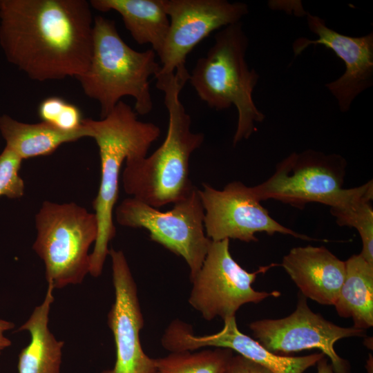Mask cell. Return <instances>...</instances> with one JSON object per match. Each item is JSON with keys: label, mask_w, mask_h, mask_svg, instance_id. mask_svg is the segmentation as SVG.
Instances as JSON below:
<instances>
[{"label": "cell", "mask_w": 373, "mask_h": 373, "mask_svg": "<svg viewBox=\"0 0 373 373\" xmlns=\"http://www.w3.org/2000/svg\"><path fill=\"white\" fill-rule=\"evenodd\" d=\"M86 0H0V46L33 80L77 77L88 69L93 20Z\"/></svg>", "instance_id": "6da1fadb"}, {"label": "cell", "mask_w": 373, "mask_h": 373, "mask_svg": "<svg viewBox=\"0 0 373 373\" xmlns=\"http://www.w3.org/2000/svg\"><path fill=\"white\" fill-rule=\"evenodd\" d=\"M155 77L169 114L166 136L149 156L126 160L122 181L125 193L131 198L160 209L185 198L194 189L189 178V160L204 142V135L191 131V119L180 99L189 77L177 73Z\"/></svg>", "instance_id": "7a4b0ae2"}, {"label": "cell", "mask_w": 373, "mask_h": 373, "mask_svg": "<svg viewBox=\"0 0 373 373\" xmlns=\"http://www.w3.org/2000/svg\"><path fill=\"white\" fill-rule=\"evenodd\" d=\"M89 137L95 140L101 164V178L93 207L98 223V233L90 255L89 274H102L108 255V244L116 234L113 210L119 195L120 170L126 160L147 156L151 144L160 135V128L153 123L137 119V113L120 100L104 118L83 119Z\"/></svg>", "instance_id": "3957f363"}, {"label": "cell", "mask_w": 373, "mask_h": 373, "mask_svg": "<svg viewBox=\"0 0 373 373\" xmlns=\"http://www.w3.org/2000/svg\"><path fill=\"white\" fill-rule=\"evenodd\" d=\"M206 55L196 61L189 82L199 97L216 111L234 106L238 111L233 144L248 139L265 115L253 99L259 75L249 68L245 55L249 39L241 21L218 31Z\"/></svg>", "instance_id": "277c9868"}, {"label": "cell", "mask_w": 373, "mask_h": 373, "mask_svg": "<svg viewBox=\"0 0 373 373\" xmlns=\"http://www.w3.org/2000/svg\"><path fill=\"white\" fill-rule=\"evenodd\" d=\"M155 57L152 49L139 52L131 48L119 35L113 20L97 16L90 64L77 79L84 93L99 103L101 118L124 96L135 99L137 114L146 115L153 108L149 77L161 68Z\"/></svg>", "instance_id": "5b68a950"}, {"label": "cell", "mask_w": 373, "mask_h": 373, "mask_svg": "<svg viewBox=\"0 0 373 373\" xmlns=\"http://www.w3.org/2000/svg\"><path fill=\"white\" fill-rule=\"evenodd\" d=\"M32 249L54 289L80 284L90 271L89 249L98 233L95 214L75 202L44 201L35 218Z\"/></svg>", "instance_id": "8992f818"}, {"label": "cell", "mask_w": 373, "mask_h": 373, "mask_svg": "<svg viewBox=\"0 0 373 373\" xmlns=\"http://www.w3.org/2000/svg\"><path fill=\"white\" fill-rule=\"evenodd\" d=\"M346 166L345 160L335 153L294 152L277 164L269 178L252 189L260 201L272 199L297 208L317 202L336 208L358 190L343 188Z\"/></svg>", "instance_id": "52a82bcc"}, {"label": "cell", "mask_w": 373, "mask_h": 373, "mask_svg": "<svg viewBox=\"0 0 373 373\" xmlns=\"http://www.w3.org/2000/svg\"><path fill=\"white\" fill-rule=\"evenodd\" d=\"M115 216L121 226L146 229L151 240L181 256L189 267L190 280L200 269L211 240L205 233L204 210L196 186L167 211L131 197L115 208Z\"/></svg>", "instance_id": "ba28073f"}, {"label": "cell", "mask_w": 373, "mask_h": 373, "mask_svg": "<svg viewBox=\"0 0 373 373\" xmlns=\"http://www.w3.org/2000/svg\"><path fill=\"white\" fill-rule=\"evenodd\" d=\"M277 265L271 263L249 272L231 255L229 239L211 240L200 269L191 280L193 287L189 303L207 321L235 316L245 304L280 296L278 291H258L251 287L259 274Z\"/></svg>", "instance_id": "9c48e42d"}, {"label": "cell", "mask_w": 373, "mask_h": 373, "mask_svg": "<svg viewBox=\"0 0 373 373\" xmlns=\"http://www.w3.org/2000/svg\"><path fill=\"white\" fill-rule=\"evenodd\" d=\"M204 210L206 236L213 241L224 239L257 242L256 233H278L303 240H312L278 222L271 218L255 195L252 186L233 181L218 190L203 183L199 189Z\"/></svg>", "instance_id": "30bf717a"}, {"label": "cell", "mask_w": 373, "mask_h": 373, "mask_svg": "<svg viewBox=\"0 0 373 373\" xmlns=\"http://www.w3.org/2000/svg\"><path fill=\"white\" fill-rule=\"evenodd\" d=\"M249 328L256 341L276 354L321 350L331 360L335 373H349L347 362L334 350L335 343L345 338L365 336V329L341 327L314 313L305 296L299 298L296 309L288 316L256 321Z\"/></svg>", "instance_id": "8fae6325"}, {"label": "cell", "mask_w": 373, "mask_h": 373, "mask_svg": "<svg viewBox=\"0 0 373 373\" xmlns=\"http://www.w3.org/2000/svg\"><path fill=\"white\" fill-rule=\"evenodd\" d=\"M169 28L157 74L187 75L186 56L213 31L240 22L248 6L227 0H162ZM156 74V75H157Z\"/></svg>", "instance_id": "7c38bea8"}, {"label": "cell", "mask_w": 373, "mask_h": 373, "mask_svg": "<svg viewBox=\"0 0 373 373\" xmlns=\"http://www.w3.org/2000/svg\"><path fill=\"white\" fill-rule=\"evenodd\" d=\"M115 301L108 314V325L115 345L116 360L112 369L102 373H155V358L143 350L140 332L144 318L136 283L122 251L111 248Z\"/></svg>", "instance_id": "4fadbf2b"}, {"label": "cell", "mask_w": 373, "mask_h": 373, "mask_svg": "<svg viewBox=\"0 0 373 373\" xmlns=\"http://www.w3.org/2000/svg\"><path fill=\"white\" fill-rule=\"evenodd\" d=\"M307 22L318 38L296 39L292 44L294 57L311 45H323L343 61V74L325 87L336 99L341 111L347 112L356 97L373 85V32L361 37L345 35L329 28L323 19L309 13Z\"/></svg>", "instance_id": "5bb4252c"}, {"label": "cell", "mask_w": 373, "mask_h": 373, "mask_svg": "<svg viewBox=\"0 0 373 373\" xmlns=\"http://www.w3.org/2000/svg\"><path fill=\"white\" fill-rule=\"evenodd\" d=\"M223 321V328L218 332L195 336L191 325L175 320L165 330L162 344L164 348L171 352L194 351L205 347L228 348L274 373H303L325 356L321 352L303 356L276 354L257 341L242 333L238 327L235 316Z\"/></svg>", "instance_id": "9a60e30c"}, {"label": "cell", "mask_w": 373, "mask_h": 373, "mask_svg": "<svg viewBox=\"0 0 373 373\" xmlns=\"http://www.w3.org/2000/svg\"><path fill=\"white\" fill-rule=\"evenodd\" d=\"M303 296L319 304L334 305L345 276V262L323 246L297 247L280 265Z\"/></svg>", "instance_id": "2e32d148"}, {"label": "cell", "mask_w": 373, "mask_h": 373, "mask_svg": "<svg viewBox=\"0 0 373 373\" xmlns=\"http://www.w3.org/2000/svg\"><path fill=\"white\" fill-rule=\"evenodd\" d=\"M54 289L48 285L43 302L37 306L18 331L30 333V341L19 354V373H60L64 342L57 340L48 327Z\"/></svg>", "instance_id": "e0dca14e"}, {"label": "cell", "mask_w": 373, "mask_h": 373, "mask_svg": "<svg viewBox=\"0 0 373 373\" xmlns=\"http://www.w3.org/2000/svg\"><path fill=\"white\" fill-rule=\"evenodd\" d=\"M89 3L100 12H118L137 44H149L157 56L160 54L169 28L162 0H91Z\"/></svg>", "instance_id": "ac0fdd59"}, {"label": "cell", "mask_w": 373, "mask_h": 373, "mask_svg": "<svg viewBox=\"0 0 373 373\" xmlns=\"http://www.w3.org/2000/svg\"><path fill=\"white\" fill-rule=\"evenodd\" d=\"M0 132L6 147L22 160L50 155L64 143L89 137V131L83 124L78 130L65 131L44 122H19L6 114L0 116Z\"/></svg>", "instance_id": "d6986e66"}, {"label": "cell", "mask_w": 373, "mask_h": 373, "mask_svg": "<svg viewBox=\"0 0 373 373\" xmlns=\"http://www.w3.org/2000/svg\"><path fill=\"white\" fill-rule=\"evenodd\" d=\"M345 262V279L334 305L340 316L352 318L354 327L370 328L373 325V265L361 254Z\"/></svg>", "instance_id": "ffe728a7"}, {"label": "cell", "mask_w": 373, "mask_h": 373, "mask_svg": "<svg viewBox=\"0 0 373 373\" xmlns=\"http://www.w3.org/2000/svg\"><path fill=\"white\" fill-rule=\"evenodd\" d=\"M373 182L360 186L359 191L343 205L330 209L331 213L340 226L356 229L362 240L361 255L373 265Z\"/></svg>", "instance_id": "44dd1931"}, {"label": "cell", "mask_w": 373, "mask_h": 373, "mask_svg": "<svg viewBox=\"0 0 373 373\" xmlns=\"http://www.w3.org/2000/svg\"><path fill=\"white\" fill-rule=\"evenodd\" d=\"M233 351L216 347L200 352H173L155 358V373H224Z\"/></svg>", "instance_id": "7402d4cb"}, {"label": "cell", "mask_w": 373, "mask_h": 373, "mask_svg": "<svg viewBox=\"0 0 373 373\" xmlns=\"http://www.w3.org/2000/svg\"><path fill=\"white\" fill-rule=\"evenodd\" d=\"M22 160L6 147L0 153V197L15 199L24 194L25 184L19 174Z\"/></svg>", "instance_id": "603a6c76"}, {"label": "cell", "mask_w": 373, "mask_h": 373, "mask_svg": "<svg viewBox=\"0 0 373 373\" xmlns=\"http://www.w3.org/2000/svg\"><path fill=\"white\" fill-rule=\"evenodd\" d=\"M224 373H274L262 365L240 354L233 355Z\"/></svg>", "instance_id": "cb8c5ba5"}, {"label": "cell", "mask_w": 373, "mask_h": 373, "mask_svg": "<svg viewBox=\"0 0 373 373\" xmlns=\"http://www.w3.org/2000/svg\"><path fill=\"white\" fill-rule=\"evenodd\" d=\"M15 327L12 322L0 319V354L11 345V341L5 336V333Z\"/></svg>", "instance_id": "d4e9b609"}, {"label": "cell", "mask_w": 373, "mask_h": 373, "mask_svg": "<svg viewBox=\"0 0 373 373\" xmlns=\"http://www.w3.org/2000/svg\"><path fill=\"white\" fill-rule=\"evenodd\" d=\"M317 365V373H335L332 364L328 363V360L325 356L321 358Z\"/></svg>", "instance_id": "484cf974"}]
</instances>
